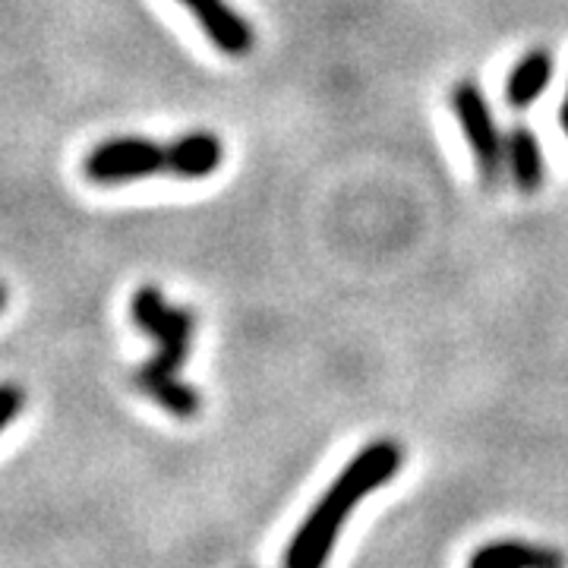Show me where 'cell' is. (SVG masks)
Here are the masks:
<instances>
[{
  "label": "cell",
  "instance_id": "cell-1",
  "mask_svg": "<svg viewBox=\"0 0 568 568\" xmlns=\"http://www.w3.org/2000/svg\"><path fill=\"white\" fill-rule=\"evenodd\" d=\"M402 462H405L402 446L392 439H379V443L361 448L347 462L345 470L335 477V484L325 489V496L306 515L297 534L291 537V544L284 549V568H323L335 549L338 534L345 528L347 515L373 489L386 487L398 474Z\"/></svg>",
  "mask_w": 568,
  "mask_h": 568
},
{
  "label": "cell",
  "instance_id": "cell-2",
  "mask_svg": "<svg viewBox=\"0 0 568 568\" xmlns=\"http://www.w3.org/2000/svg\"><path fill=\"white\" fill-rule=\"evenodd\" d=\"M130 316L159 345V354L136 373V386L171 417L190 420L200 414V395L181 379L196 320L186 306H171L155 284H142L130 301Z\"/></svg>",
  "mask_w": 568,
  "mask_h": 568
},
{
  "label": "cell",
  "instance_id": "cell-3",
  "mask_svg": "<svg viewBox=\"0 0 568 568\" xmlns=\"http://www.w3.org/2000/svg\"><path fill=\"white\" fill-rule=\"evenodd\" d=\"M224 162V145L215 133H186L174 142L142 140V136H118L99 142L85 162L82 174L92 183L118 186V183L142 181L152 174H171L178 181H205Z\"/></svg>",
  "mask_w": 568,
  "mask_h": 568
},
{
  "label": "cell",
  "instance_id": "cell-4",
  "mask_svg": "<svg viewBox=\"0 0 568 568\" xmlns=\"http://www.w3.org/2000/svg\"><path fill=\"white\" fill-rule=\"evenodd\" d=\"M448 104H452L455 118L462 123V133H465L467 145H470V155H474L480 181L493 186L506 171V140H503V133L496 126V118H493V108H489L484 89L474 80H462L458 85H452Z\"/></svg>",
  "mask_w": 568,
  "mask_h": 568
},
{
  "label": "cell",
  "instance_id": "cell-5",
  "mask_svg": "<svg viewBox=\"0 0 568 568\" xmlns=\"http://www.w3.org/2000/svg\"><path fill=\"white\" fill-rule=\"evenodd\" d=\"M183 7L200 22L203 36L227 58H244L253 51L256 36L250 22L227 3V0H181Z\"/></svg>",
  "mask_w": 568,
  "mask_h": 568
},
{
  "label": "cell",
  "instance_id": "cell-6",
  "mask_svg": "<svg viewBox=\"0 0 568 568\" xmlns=\"http://www.w3.org/2000/svg\"><path fill=\"white\" fill-rule=\"evenodd\" d=\"M506 164L521 193H537L544 186L547 162H544L540 140L528 123H511V130L506 133Z\"/></svg>",
  "mask_w": 568,
  "mask_h": 568
},
{
  "label": "cell",
  "instance_id": "cell-7",
  "mask_svg": "<svg viewBox=\"0 0 568 568\" xmlns=\"http://www.w3.org/2000/svg\"><path fill=\"white\" fill-rule=\"evenodd\" d=\"M556 61L547 48H534L521 61L511 67L506 80V102L515 111H528L530 104H537V99L547 92L549 80H552Z\"/></svg>",
  "mask_w": 568,
  "mask_h": 568
},
{
  "label": "cell",
  "instance_id": "cell-8",
  "mask_svg": "<svg viewBox=\"0 0 568 568\" xmlns=\"http://www.w3.org/2000/svg\"><path fill=\"white\" fill-rule=\"evenodd\" d=\"M467 568H566V562L559 552L525 540H496L477 549Z\"/></svg>",
  "mask_w": 568,
  "mask_h": 568
},
{
  "label": "cell",
  "instance_id": "cell-9",
  "mask_svg": "<svg viewBox=\"0 0 568 568\" xmlns=\"http://www.w3.org/2000/svg\"><path fill=\"white\" fill-rule=\"evenodd\" d=\"M26 405V395H22V388L17 383H7V386L0 388V426L7 429V426L17 420V414Z\"/></svg>",
  "mask_w": 568,
  "mask_h": 568
},
{
  "label": "cell",
  "instance_id": "cell-10",
  "mask_svg": "<svg viewBox=\"0 0 568 568\" xmlns=\"http://www.w3.org/2000/svg\"><path fill=\"white\" fill-rule=\"evenodd\" d=\"M559 121H562V130H566L568 136V99L562 102V108H559Z\"/></svg>",
  "mask_w": 568,
  "mask_h": 568
}]
</instances>
